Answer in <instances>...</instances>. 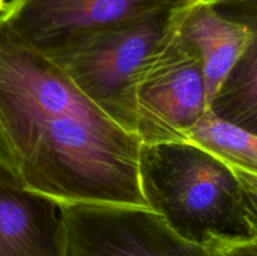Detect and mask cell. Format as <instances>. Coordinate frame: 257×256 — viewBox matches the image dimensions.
Segmentation results:
<instances>
[{
    "mask_svg": "<svg viewBox=\"0 0 257 256\" xmlns=\"http://www.w3.org/2000/svg\"><path fill=\"white\" fill-rule=\"evenodd\" d=\"M0 256H68L62 202L2 171Z\"/></svg>",
    "mask_w": 257,
    "mask_h": 256,
    "instance_id": "7",
    "label": "cell"
},
{
    "mask_svg": "<svg viewBox=\"0 0 257 256\" xmlns=\"http://www.w3.org/2000/svg\"><path fill=\"white\" fill-rule=\"evenodd\" d=\"M232 168L241 186L246 218L251 227L253 240L257 241V175L240 170V168Z\"/></svg>",
    "mask_w": 257,
    "mask_h": 256,
    "instance_id": "11",
    "label": "cell"
},
{
    "mask_svg": "<svg viewBox=\"0 0 257 256\" xmlns=\"http://www.w3.org/2000/svg\"><path fill=\"white\" fill-rule=\"evenodd\" d=\"M178 18L146 65L137 88L136 135L146 145L187 141L208 109L202 57L180 33Z\"/></svg>",
    "mask_w": 257,
    "mask_h": 256,
    "instance_id": "4",
    "label": "cell"
},
{
    "mask_svg": "<svg viewBox=\"0 0 257 256\" xmlns=\"http://www.w3.org/2000/svg\"><path fill=\"white\" fill-rule=\"evenodd\" d=\"M185 4L110 25L50 58L110 119L136 135V97L141 77Z\"/></svg>",
    "mask_w": 257,
    "mask_h": 256,
    "instance_id": "3",
    "label": "cell"
},
{
    "mask_svg": "<svg viewBox=\"0 0 257 256\" xmlns=\"http://www.w3.org/2000/svg\"><path fill=\"white\" fill-rule=\"evenodd\" d=\"M191 0H10L8 27L48 57L110 25Z\"/></svg>",
    "mask_w": 257,
    "mask_h": 256,
    "instance_id": "6",
    "label": "cell"
},
{
    "mask_svg": "<svg viewBox=\"0 0 257 256\" xmlns=\"http://www.w3.org/2000/svg\"><path fill=\"white\" fill-rule=\"evenodd\" d=\"M211 251L215 256H257V241L248 240L231 243Z\"/></svg>",
    "mask_w": 257,
    "mask_h": 256,
    "instance_id": "13",
    "label": "cell"
},
{
    "mask_svg": "<svg viewBox=\"0 0 257 256\" xmlns=\"http://www.w3.org/2000/svg\"><path fill=\"white\" fill-rule=\"evenodd\" d=\"M250 32L245 50L210 104L217 117L257 136V0H210Z\"/></svg>",
    "mask_w": 257,
    "mask_h": 256,
    "instance_id": "9",
    "label": "cell"
},
{
    "mask_svg": "<svg viewBox=\"0 0 257 256\" xmlns=\"http://www.w3.org/2000/svg\"><path fill=\"white\" fill-rule=\"evenodd\" d=\"M0 122L28 190L62 202L148 207L140 182L142 143L108 115L0 100Z\"/></svg>",
    "mask_w": 257,
    "mask_h": 256,
    "instance_id": "1",
    "label": "cell"
},
{
    "mask_svg": "<svg viewBox=\"0 0 257 256\" xmlns=\"http://www.w3.org/2000/svg\"><path fill=\"white\" fill-rule=\"evenodd\" d=\"M0 171L20 178L19 172H18L17 161H15L14 153L10 147V143L8 141L7 135H5L2 122H0Z\"/></svg>",
    "mask_w": 257,
    "mask_h": 256,
    "instance_id": "12",
    "label": "cell"
},
{
    "mask_svg": "<svg viewBox=\"0 0 257 256\" xmlns=\"http://www.w3.org/2000/svg\"><path fill=\"white\" fill-rule=\"evenodd\" d=\"M5 7H7V2H5V0H0V14L4 12Z\"/></svg>",
    "mask_w": 257,
    "mask_h": 256,
    "instance_id": "14",
    "label": "cell"
},
{
    "mask_svg": "<svg viewBox=\"0 0 257 256\" xmlns=\"http://www.w3.org/2000/svg\"><path fill=\"white\" fill-rule=\"evenodd\" d=\"M62 206L68 256H215L175 232L150 207L103 202Z\"/></svg>",
    "mask_w": 257,
    "mask_h": 256,
    "instance_id": "5",
    "label": "cell"
},
{
    "mask_svg": "<svg viewBox=\"0 0 257 256\" xmlns=\"http://www.w3.org/2000/svg\"><path fill=\"white\" fill-rule=\"evenodd\" d=\"M187 141L217 156L231 167L257 175V136L217 117L211 109L191 131Z\"/></svg>",
    "mask_w": 257,
    "mask_h": 256,
    "instance_id": "10",
    "label": "cell"
},
{
    "mask_svg": "<svg viewBox=\"0 0 257 256\" xmlns=\"http://www.w3.org/2000/svg\"><path fill=\"white\" fill-rule=\"evenodd\" d=\"M140 182L148 207L186 240L210 250L253 240L235 171L201 146L142 143Z\"/></svg>",
    "mask_w": 257,
    "mask_h": 256,
    "instance_id": "2",
    "label": "cell"
},
{
    "mask_svg": "<svg viewBox=\"0 0 257 256\" xmlns=\"http://www.w3.org/2000/svg\"><path fill=\"white\" fill-rule=\"evenodd\" d=\"M178 30L202 57L210 109L213 97L250 40L248 28L223 14L210 0H191L181 10Z\"/></svg>",
    "mask_w": 257,
    "mask_h": 256,
    "instance_id": "8",
    "label": "cell"
}]
</instances>
